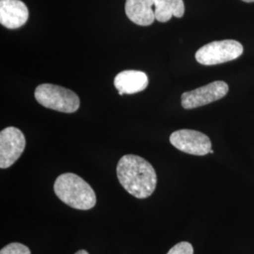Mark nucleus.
<instances>
[{
  "label": "nucleus",
  "instance_id": "f257e3e1",
  "mask_svg": "<svg viewBox=\"0 0 254 254\" xmlns=\"http://www.w3.org/2000/svg\"><path fill=\"white\" fill-rule=\"evenodd\" d=\"M117 177L122 187L137 199L150 197L157 184L154 167L135 154H126L119 160Z\"/></svg>",
  "mask_w": 254,
  "mask_h": 254
},
{
  "label": "nucleus",
  "instance_id": "f03ea898",
  "mask_svg": "<svg viewBox=\"0 0 254 254\" xmlns=\"http://www.w3.org/2000/svg\"><path fill=\"white\" fill-rule=\"evenodd\" d=\"M57 197L65 204L78 210H90L96 204V195L91 186L72 173L60 175L54 184Z\"/></svg>",
  "mask_w": 254,
  "mask_h": 254
},
{
  "label": "nucleus",
  "instance_id": "7ed1b4c3",
  "mask_svg": "<svg viewBox=\"0 0 254 254\" xmlns=\"http://www.w3.org/2000/svg\"><path fill=\"white\" fill-rule=\"evenodd\" d=\"M34 96L43 107L64 113H73L80 107L79 97L74 91L58 85H39Z\"/></svg>",
  "mask_w": 254,
  "mask_h": 254
},
{
  "label": "nucleus",
  "instance_id": "20e7f679",
  "mask_svg": "<svg viewBox=\"0 0 254 254\" xmlns=\"http://www.w3.org/2000/svg\"><path fill=\"white\" fill-rule=\"evenodd\" d=\"M243 51V46L235 40L215 41L200 47L195 59L201 65H217L236 60Z\"/></svg>",
  "mask_w": 254,
  "mask_h": 254
},
{
  "label": "nucleus",
  "instance_id": "39448f33",
  "mask_svg": "<svg viewBox=\"0 0 254 254\" xmlns=\"http://www.w3.org/2000/svg\"><path fill=\"white\" fill-rule=\"evenodd\" d=\"M26 148V137L21 130L7 127L0 132V168L8 169L22 155Z\"/></svg>",
  "mask_w": 254,
  "mask_h": 254
},
{
  "label": "nucleus",
  "instance_id": "423d86ee",
  "mask_svg": "<svg viewBox=\"0 0 254 254\" xmlns=\"http://www.w3.org/2000/svg\"><path fill=\"white\" fill-rule=\"evenodd\" d=\"M170 141L176 149L186 154L202 156L210 154L212 150L208 136L196 130H177L170 136Z\"/></svg>",
  "mask_w": 254,
  "mask_h": 254
},
{
  "label": "nucleus",
  "instance_id": "0eeeda50",
  "mask_svg": "<svg viewBox=\"0 0 254 254\" xmlns=\"http://www.w3.org/2000/svg\"><path fill=\"white\" fill-rule=\"evenodd\" d=\"M229 91V86L224 81H215L196 90L182 94V107L193 109L211 104L223 98Z\"/></svg>",
  "mask_w": 254,
  "mask_h": 254
},
{
  "label": "nucleus",
  "instance_id": "6e6552de",
  "mask_svg": "<svg viewBox=\"0 0 254 254\" xmlns=\"http://www.w3.org/2000/svg\"><path fill=\"white\" fill-rule=\"evenodd\" d=\"M28 19L27 5L21 0H0V23L9 29L23 27Z\"/></svg>",
  "mask_w": 254,
  "mask_h": 254
},
{
  "label": "nucleus",
  "instance_id": "1a4fd4ad",
  "mask_svg": "<svg viewBox=\"0 0 254 254\" xmlns=\"http://www.w3.org/2000/svg\"><path fill=\"white\" fill-rule=\"evenodd\" d=\"M149 79L144 72L126 70L119 73L114 79V86L120 95L135 94L144 91L148 87Z\"/></svg>",
  "mask_w": 254,
  "mask_h": 254
},
{
  "label": "nucleus",
  "instance_id": "9d476101",
  "mask_svg": "<svg viewBox=\"0 0 254 254\" xmlns=\"http://www.w3.org/2000/svg\"><path fill=\"white\" fill-rule=\"evenodd\" d=\"M126 13L136 25L150 26L155 20L154 0H127Z\"/></svg>",
  "mask_w": 254,
  "mask_h": 254
},
{
  "label": "nucleus",
  "instance_id": "9b49d317",
  "mask_svg": "<svg viewBox=\"0 0 254 254\" xmlns=\"http://www.w3.org/2000/svg\"><path fill=\"white\" fill-rule=\"evenodd\" d=\"M185 13L183 0H154L155 20L161 23L170 21L173 16L181 18Z\"/></svg>",
  "mask_w": 254,
  "mask_h": 254
},
{
  "label": "nucleus",
  "instance_id": "f8f14e48",
  "mask_svg": "<svg viewBox=\"0 0 254 254\" xmlns=\"http://www.w3.org/2000/svg\"><path fill=\"white\" fill-rule=\"evenodd\" d=\"M0 254H31V252L21 243H10L1 249Z\"/></svg>",
  "mask_w": 254,
  "mask_h": 254
},
{
  "label": "nucleus",
  "instance_id": "ddd939ff",
  "mask_svg": "<svg viewBox=\"0 0 254 254\" xmlns=\"http://www.w3.org/2000/svg\"><path fill=\"white\" fill-rule=\"evenodd\" d=\"M194 250L190 243L180 242L173 247L167 254H193Z\"/></svg>",
  "mask_w": 254,
  "mask_h": 254
},
{
  "label": "nucleus",
  "instance_id": "4468645a",
  "mask_svg": "<svg viewBox=\"0 0 254 254\" xmlns=\"http://www.w3.org/2000/svg\"><path fill=\"white\" fill-rule=\"evenodd\" d=\"M75 254H89V253L86 252L85 250H81V251H78Z\"/></svg>",
  "mask_w": 254,
  "mask_h": 254
},
{
  "label": "nucleus",
  "instance_id": "2eb2a0df",
  "mask_svg": "<svg viewBox=\"0 0 254 254\" xmlns=\"http://www.w3.org/2000/svg\"><path fill=\"white\" fill-rule=\"evenodd\" d=\"M242 1L247 2V3H253V2H254V0H242Z\"/></svg>",
  "mask_w": 254,
  "mask_h": 254
}]
</instances>
